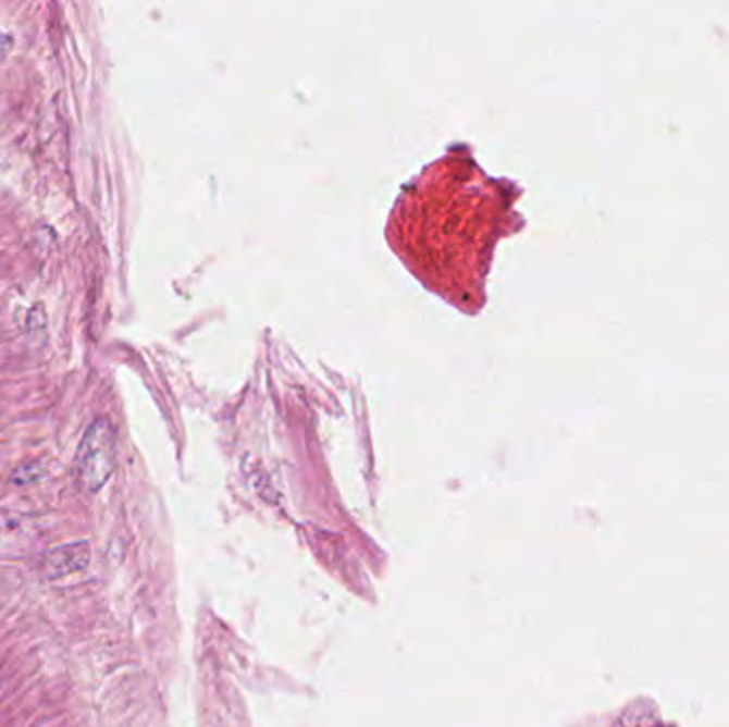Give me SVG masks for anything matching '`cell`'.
<instances>
[{
  "instance_id": "6da1fadb",
  "label": "cell",
  "mask_w": 729,
  "mask_h": 727,
  "mask_svg": "<svg viewBox=\"0 0 729 727\" xmlns=\"http://www.w3.org/2000/svg\"><path fill=\"white\" fill-rule=\"evenodd\" d=\"M118 457V438L111 420L107 416L95 418L75 453L73 461V482L86 493L95 495L109 482Z\"/></svg>"
},
{
  "instance_id": "277c9868",
  "label": "cell",
  "mask_w": 729,
  "mask_h": 727,
  "mask_svg": "<svg viewBox=\"0 0 729 727\" xmlns=\"http://www.w3.org/2000/svg\"><path fill=\"white\" fill-rule=\"evenodd\" d=\"M39 478V471H37V466H22V468L15 469L13 476H11V482L15 484H28V482H35Z\"/></svg>"
},
{
  "instance_id": "3957f363",
  "label": "cell",
  "mask_w": 729,
  "mask_h": 727,
  "mask_svg": "<svg viewBox=\"0 0 729 727\" xmlns=\"http://www.w3.org/2000/svg\"><path fill=\"white\" fill-rule=\"evenodd\" d=\"M92 551L88 542H71L48 551L41 559V571L50 580H60L64 576L88 570Z\"/></svg>"
},
{
  "instance_id": "7a4b0ae2",
  "label": "cell",
  "mask_w": 729,
  "mask_h": 727,
  "mask_svg": "<svg viewBox=\"0 0 729 727\" xmlns=\"http://www.w3.org/2000/svg\"><path fill=\"white\" fill-rule=\"evenodd\" d=\"M41 542V533L33 519L0 510V559L28 557Z\"/></svg>"
}]
</instances>
